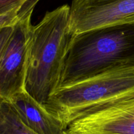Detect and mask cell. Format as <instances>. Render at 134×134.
<instances>
[{
    "label": "cell",
    "instance_id": "obj_1",
    "mask_svg": "<svg viewBox=\"0 0 134 134\" xmlns=\"http://www.w3.org/2000/svg\"><path fill=\"white\" fill-rule=\"evenodd\" d=\"M70 6L67 4L45 13L33 26L25 89L43 106L59 87L72 34Z\"/></svg>",
    "mask_w": 134,
    "mask_h": 134
},
{
    "label": "cell",
    "instance_id": "obj_2",
    "mask_svg": "<svg viewBox=\"0 0 134 134\" xmlns=\"http://www.w3.org/2000/svg\"><path fill=\"white\" fill-rule=\"evenodd\" d=\"M127 64H134V24L107 26L73 35L59 87Z\"/></svg>",
    "mask_w": 134,
    "mask_h": 134
},
{
    "label": "cell",
    "instance_id": "obj_3",
    "mask_svg": "<svg viewBox=\"0 0 134 134\" xmlns=\"http://www.w3.org/2000/svg\"><path fill=\"white\" fill-rule=\"evenodd\" d=\"M132 97L134 64H127L58 88L44 106L67 129L86 113Z\"/></svg>",
    "mask_w": 134,
    "mask_h": 134
},
{
    "label": "cell",
    "instance_id": "obj_4",
    "mask_svg": "<svg viewBox=\"0 0 134 134\" xmlns=\"http://www.w3.org/2000/svg\"><path fill=\"white\" fill-rule=\"evenodd\" d=\"M40 0H29L24 5L0 56V100L8 101L25 89L29 50L32 35L31 19Z\"/></svg>",
    "mask_w": 134,
    "mask_h": 134
},
{
    "label": "cell",
    "instance_id": "obj_5",
    "mask_svg": "<svg viewBox=\"0 0 134 134\" xmlns=\"http://www.w3.org/2000/svg\"><path fill=\"white\" fill-rule=\"evenodd\" d=\"M122 24H134V0L72 1L69 30L73 35Z\"/></svg>",
    "mask_w": 134,
    "mask_h": 134
},
{
    "label": "cell",
    "instance_id": "obj_6",
    "mask_svg": "<svg viewBox=\"0 0 134 134\" xmlns=\"http://www.w3.org/2000/svg\"><path fill=\"white\" fill-rule=\"evenodd\" d=\"M67 134H134V97L96 109L75 120Z\"/></svg>",
    "mask_w": 134,
    "mask_h": 134
},
{
    "label": "cell",
    "instance_id": "obj_7",
    "mask_svg": "<svg viewBox=\"0 0 134 134\" xmlns=\"http://www.w3.org/2000/svg\"><path fill=\"white\" fill-rule=\"evenodd\" d=\"M7 101L22 122L37 134L65 133L66 128L64 123L48 112L26 89L14 95Z\"/></svg>",
    "mask_w": 134,
    "mask_h": 134
},
{
    "label": "cell",
    "instance_id": "obj_8",
    "mask_svg": "<svg viewBox=\"0 0 134 134\" xmlns=\"http://www.w3.org/2000/svg\"><path fill=\"white\" fill-rule=\"evenodd\" d=\"M0 134H37L22 121L7 101H0Z\"/></svg>",
    "mask_w": 134,
    "mask_h": 134
},
{
    "label": "cell",
    "instance_id": "obj_9",
    "mask_svg": "<svg viewBox=\"0 0 134 134\" xmlns=\"http://www.w3.org/2000/svg\"><path fill=\"white\" fill-rule=\"evenodd\" d=\"M23 6L18 7L8 13L0 14V28L13 26L18 20L20 12Z\"/></svg>",
    "mask_w": 134,
    "mask_h": 134
},
{
    "label": "cell",
    "instance_id": "obj_10",
    "mask_svg": "<svg viewBox=\"0 0 134 134\" xmlns=\"http://www.w3.org/2000/svg\"><path fill=\"white\" fill-rule=\"evenodd\" d=\"M29 0H0V14H5L15 8L22 6Z\"/></svg>",
    "mask_w": 134,
    "mask_h": 134
},
{
    "label": "cell",
    "instance_id": "obj_11",
    "mask_svg": "<svg viewBox=\"0 0 134 134\" xmlns=\"http://www.w3.org/2000/svg\"><path fill=\"white\" fill-rule=\"evenodd\" d=\"M13 26L0 28V56L5 48L7 42L9 40V37L10 36L13 31Z\"/></svg>",
    "mask_w": 134,
    "mask_h": 134
},
{
    "label": "cell",
    "instance_id": "obj_12",
    "mask_svg": "<svg viewBox=\"0 0 134 134\" xmlns=\"http://www.w3.org/2000/svg\"><path fill=\"white\" fill-rule=\"evenodd\" d=\"M64 134H67V133H65H65H64Z\"/></svg>",
    "mask_w": 134,
    "mask_h": 134
}]
</instances>
